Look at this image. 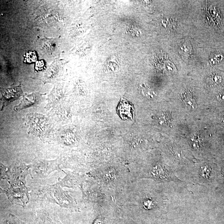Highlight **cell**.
<instances>
[{
	"label": "cell",
	"mask_w": 224,
	"mask_h": 224,
	"mask_svg": "<svg viewBox=\"0 0 224 224\" xmlns=\"http://www.w3.org/2000/svg\"><path fill=\"white\" fill-rule=\"evenodd\" d=\"M57 160H41L33 166L31 175L38 178H45L54 171L60 170Z\"/></svg>",
	"instance_id": "cell-5"
},
{
	"label": "cell",
	"mask_w": 224,
	"mask_h": 224,
	"mask_svg": "<svg viewBox=\"0 0 224 224\" xmlns=\"http://www.w3.org/2000/svg\"><path fill=\"white\" fill-rule=\"evenodd\" d=\"M28 56H29L28 59L29 61H34L36 60V57L34 53H29Z\"/></svg>",
	"instance_id": "cell-17"
},
{
	"label": "cell",
	"mask_w": 224,
	"mask_h": 224,
	"mask_svg": "<svg viewBox=\"0 0 224 224\" xmlns=\"http://www.w3.org/2000/svg\"><path fill=\"white\" fill-rule=\"evenodd\" d=\"M43 94L35 93L23 95L22 100L17 106L14 107V110L16 112L27 109L31 107L36 106L41 102Z\"/></svg>",
	"instance_id": "cell-7"
},
{
	"label": "cell",
	"mask_w": 224,
	"mask_h": 224,
	"mask_svg": "<svg viewBox=\"0 0 224 224\" xmlns=\"http://www.w3.org/2000/svg\"><path fill=\"white\" fill-rule=\"evenodd\" d=\"M15 222L14 221H13V222H12V221H10L9 223V224H18L17 223Z\"/></svg>",
	"instance_id": "cell-20"
},
{
	"label": "cell",
	"mask_w": 224,
	"mask_h": 224,
	"mask_svg": "<svg viewBox=\"0 0 224 224\" xmlns=\"http://www.w3.org/2000/svg\"><path fill=\"white\" fill-rule=\"evenodd\" d=\"M223 59V57L221 54H216L213 58L211 60L212 61V63L213 64L216 63L217 62H219L220 61H222Z\"/></svg>",
	"instance_id": "cell-16"
},
{
	"label": "cell",
	"mask_w": 224,
	"mask_h": 224,
	"mask_svg": "<svg viewBox=\"0 0 224 224\" xmlns=\"http://www.w3.org/2000/svg\"><path fill=\"white\" fill-rule=\"evenodd\" d=\"M94 224H104V223L100 219H98L94 222Z\"/></svg>",
	"instance_id": "cell-18"
},
{
	"label": "cell",
	"mask_w": 224,
	"mask_h": 224,
	"mask_svg": "<svg viewBox=\"0 0 224 224\" xmlns=\"http://www.w3.org/2000/svg\"><path fill=\"white\" fill-rule=\"evenodd\" d=\"M1 178L4 179H8L10 173V169L8 167L1 164Z\"/></svg>",
	"instance_id": "cell-12"
},
{
	"label": "cell",
	"mask_w": 224,
	"mask_h": 224,
	"mask_svg": "<svg viewBox=\"0 0 224 224\" xmlns=\"http://www.w3.org/2000/svg\"><path fill=\"white\" fill-rule=\"evenodd\" d=\"M184 101L187 105L191 107L192 109H195L196 107V104L194 99L190 95H186L184 97Z\"/></svg>",
	"instance_id": "cell-11"
},
{
	"label": "cell",
	"mask_w": 224,
	"mask_h": 224,
	"mask_svg": "<svg viewBox=\"0 0 224 224\" xmlns=\"http://www.w3.org/2000/svg\"><path fill=\"white\" fill-rule=\"evenodd\" d=\"M157 206L156 202L151 198H145L142 201V206L145 209L147 210H151Z\"/></svg>",
	"instance_id": "cell-10"
},
{
	"label": "cell",
	"mask_w": 224,
	"mask_h": 224,
	"mask_svg": "<svg viewBox=\"0 0 224 224\" xmlns=\"http://www.w3.org/2000/svg\"><path fill=\"white\" fill-rule=\"evenodd\" d=\"M147 176L160 182H182L174 169L165 165L157 164L150 168L147 172Z\"/></svg>",
	"instance_id": "cell-1"
},
{
	"label": "cell",
	"mask_w": 224,
	"mask_h": 224,
	"mask_svg": "<svg viewBox=\"0 0 224 224\" xmlns=\"http://www.w3.org/2000/svg\"><path fill=\"white\" fill-rule=\"evenodd\" d=\"M220 99L222 100H224V92L220 95Z\"/></svg>",
	"instance_id": "cell-19"
},
{
	"label": "cell",
	"mask_w": 224,
	"mask_h": 224,
	"mask_svg": "<svg viewBox=\"0 0 224 224\" xmlns=\"http://www.w3.org/2000/svg\"><path fill=\"white\" fill-rule=\"evenodd\" d=\"M64 97L63 88L59 85L54 86L51 93L48 96V104L45 108L49 109L54 107L62 101Z\"/></svg>",
	"instance_id": "cell-9"
},
{
	"label": "cell",
	"mask_w": 224,
	"mask_h": 224,
	"mask_svg": "<svg viewBox=\"0 0 224 224\" xmlns=\"http://www.w3.org/2000/svg\"><path fill=\"white\" fill-rule=\"evenodd\" d=\"M211 80L213 81H212L213 83L219 84L222 81V79L221 76L216 75L212 76Z\"/></svg>",
	"instance_id": "cell-15"
},
{
	"label": "cell",
	"mask_w": 224,
	"mask_h": 224,
	"mask_svg": "<svg viewBox=\"0 0 224 224\" xmlns=\"http://www.w3.org/2000/svg\"><path fill=\"white\" fill-rule=\"evenodd\" d=\"M105 172L104 177L105 179L107 180L111 181L115 177V171H113V170L108 171Z\"/></svg>",
	"instance_id": "cell-14"
},
{
	"label": "cell",
	"mask_w": 224,
	"mask_h": 224,
	"mask_svg": "<svg viewBox=\"0 0 224 224\" xmlns=\"http://www.w3.org/2000/svg\"><path fill=\"white\" fill-rule=\"evenodd\" d=\"M187 172L192 182L202 185L211 184L214 177L213 168L210 164L206 163L201 164Z\"/></svg>",
	"instance_id": "cell-2"
},
{
	"label": "cell",
	"mask_w": 224,
	"mask_h": 224,
	"mask_svg": "<svg viewBox=\"0 0 224 224\" xmlns=\"http://www.w3.org/2000/svg\"><path fill=\"white\" fill-rule=\"evenodd\" d=\"M11 203L21 206L25 205L29 201L28 189L23 184H11V188L4 191Z\"/></svg>",
	"instance_id": "cell-4"
},
{
	"label": "cell",
	"mask_w": 224,
	"mask_h": 224,
	"mask_svg": "<svg viewBox=\"0 0 224 224\" xmlns=\"http://www.w3.org/2000/svg\"><path fill=\"white\" fill-rule=\"evenodd\" d=\"M140 89L142 91V94L145 95L147 97L153 98L154 97V95L151 92V90L148 88L144 87L142 85H141Z\"/></svg>",
	"instance_id": "cell-13"
},
{
	"label": "cell",
	"mask_w": 224,
	"mask_h": 224,
	"mask_svg": "<svg viewBox=\"0 0 224 224\" xmlns=\"http://www.w3.org/2000/svg\"><path fill=\"white\" fill-rule=\"evenodd\" d=\"M118 112L123 119L129 120L133 119L134 109L133 105L126 100L121 99L118 106Z\"/></svg>",
	"instance_id": "cell-8"
},
{
	"label": "cell",
	"mask_w": 224,
	"mask_h": 224,
	"mask_svg": "<svg viewBox=\"0 0 224 224\" xmlns=\"http://www.w3.org/2000/svg\"><path fill=\"white\" fill-rule=\"evenodd\" d=\"M26 118L29 133L39 138L44 137L46 131L49 130V124L47 118L42 115L35 113L27 115Z\"/></svg>",
	"instance_id": "cell-3"
},
{
	"label": "cell",
	"mask_w": 224,
	"mask_h": 224,
	"mask_svg": "<svg viewBox=\"0 0 224 224\" xmlns=\"http://www.w3.org/2000/svg\"><path fill=\"white\" fill-rule=\"evenodd\" d=\"M1 92L2 95L1 99V111H2L4 108L11 102L18 99L23 94L20 85L11 88L1 89Z\"/></svg>",
	"instance_id": "cell-6"
}]
</instances>
